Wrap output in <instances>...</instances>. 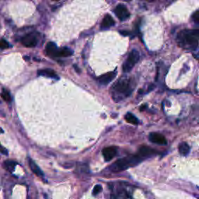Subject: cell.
I'll return each mask as SVG.
<instances>
[{
  "label": "cell",
  "instance_id": "cell-27",
  "mask_svg": "<svg viewBox=\"0 0 199 199\" xmlns=\"http://www.w3.org/2000/svg\"><path fill=\"white\" fill-rule=\"evenodd\" d=\"M74 68H76V70L77 71V72H80L79 69V68L77 66H76V65H74Z\"/></svg>",
  "mask_w": 199,
  "mask_h": 199
},
{
  "label": "cell",
  "instance_id": "cell-13",
  "mask_svg": "<svg viewBox=\"0 0 199 199\" xmlns=\"http://www.w3.org/2000/svg\"><path fill=\"white\" fill-rule=\"evenodd\" d=\"M115 24V21L114 20L112 16L109 14H107L104 17L103 20L101 22V27L102 29H106V28H109L111 27H113Z\"/></svg>",
  "mask_w": 199,
  "mask_h": 199
},
{
  "label": "cell",
  "instance_id": "cell-7",
  "mask_svg": "<svg viewBox=\"0 0 199 199\" xmlns=\"http://www.w3.org/2000/svg\"><path fill=\"white\" fill-rule=\"evenodd\" d=\"M117 148L114 146H109L104 148L102 150V154L104 156L105 161H111L117 155Z\"/></svg>",
  "mask_w": 199,
  "mask_h": 199
},
{
  "label": "cell",
  "instance_id": "cell-5",
  "mask_svg": "<svg viewBox=\"0 0 199 199\" xmlns=\"http://www.w3.org/2000/svg\"><path fill=\"white\" fill-rule=\"evenodd\" d=\"M38 41V33H30L26 34L21 39L22 45L27 48L35 47Z\"/></svg>",
  "mask_w": 199,
  "mask_h": 199
},
{
  "label": "cell",
  "instance_id": "cell-15",
  "mask_svg": "<svg viewBox=\"0 0 199 199\" xmlns=\"http://www.w3.org/2000/svg\"><path fill=\"white\" fill-rule=\"evenodd\" d=\"M73 54V51L68 48H59L57 52L56 57H69Z\"/></svg>",
  "mask_w": 199,
  "mask_h": 199
},
{
  "label": "cell",
  "instance_id": "cell-9",
  "mask_svg": "<svg viewBox=\"0 0 199 199\" xmlns=\"http://www.w3.org/2000/svg\"><path fill=\"white\" fill-rule=\"evenodd\" d=\"M117 72L116 71L114 72H110L106 73L104 75H102L101 76H100L98 78V82L102 85H108V83L111 82L115 78Z\"/></svg>",
  "mask_w": 199,
  "mask_h": 199
},
{
  "label": "cell",
  "instance_id": "cell-17",
  "mask_svg": "<svg viewBox=\"0 0 199 199\" xmlns=\"http://www.w3.org/2000/svg\"><path fill=\"white\" fill-rule=\"evenodd\" d=\"M125 119L126 120L127 122L130 124H132V125H137L139 123V120L135 117V115H133L131 113H128L125 117Z\"/></svg>",
  "mask_w": 199,
  "mask_h": 199
},
{
  "label": "cell",
  "instance_id": "cell-24",
  "mask_svg": "<svg viewBox=\"0 0 199 199\" xmlns=\"http://www.w3.org/2000/svg\"><path fill=\"white\" fill-rule=\"evenodd\" d=\"M194 57H195V59H196L197 60L199 61V52L198 53V54H196V55H194Z\"/></svg>",
  "mask_w": 199,
  "mask_h": 199
},
{
  "label": "cell",
  "instance_id": "cell-16",
  "mask_svg": "<svg viewBox=\"0 0 199 199\" xmlns=\"http://www.w3.org/2000/svg\"><path fill=\"white\" fill-rule=\"evenodd\" d=\"M178 151H179L180 154L182 156H187L190 152V146L187 143H181L179 145Z\"/></svg>",
  "mask_w": 199,
  "mask_h": 199
},
{
  "label": "cell",
  "instance_id": "cell-29",
  "mask_svg": "<svg viewBox=\"0 0 199 199\" xmlns=\"http://www.w3.org/2000/svg\"><path fill=\"white\" fill-rule=\"evenodd\" d=\"M124 1H127V2H128V1H131V0H124Z\"/></svg>",
  "mask_w": 199,
  "mask_h": 199
},
{
  "label": "cell",
  "instance_id": "cell-23",
  "mask_svg": "<svg viewBox=\"0 0 199 199\" xmlns=\"http://www.w3.org/2000/svg\"><path fill=\"white\" fill-rule=\"evenodd\" d=\"M119 33H121L122 36H128L131 34L130 31H128V30H120Z\"/></svg>",
  "mask_w": 199,
  "mask_h": 199
},
{
  "label": "cell",
  "instance_id": "cell-12",
  "mask_svg": "<svg viewBox=\"0 0 199 199\" xmlns=\"http://www.w3.org/2000/svg\"><path fill=\"white\" fill-rule=\"evenodd\" d=\"M58 47L54 42H48L45 47V51L48 56L56 57L57 52H58Z\"/></svg>",
  "mask_w": 199,
  "mask_h": 199
},
{
  "label": "cell",
  "instance_id": "cell-11",
  "mask_svg": "<svg viewBox=\"0 0 199 199\" xmlns=\"http://www.w3.org/2000/svg\"><path fill=\"white\" fill-rule=\"evenodd\" d=\"M37 75L41 76H45L48 78L55 79H59V76L56 74V72L51 68H44V69H40L37 71Z\"/></svg>",
  "mask_w": 199,
  "mask_h": 199
},
{
  "label": "cell",
  "instance_id": "cell-22",
  "mask_svg": "<svg viewBox=\"0 0 199 199\" xmlns=\"http://www.w3.org/2000/svg\"><path fill=\"white\" fill-rule=\"evenodd\" d=\"M102 191V187L100 185H96L95 187H94V191H93V195H97L100 192H101Z\"/></svg>",
  "mask_w": 199,
  "mask_h": 199
},
{
  "label": "cell",
  "instance_id": "cell-19",
  "mask_svg": "<svg viewBox=\"0 0 199 199\" xmlns=\"http://www.w3.org/2000/svg\"><path fill=\"white\" fill-rule=\"evenodd\" d=\"M1 96H2V99L4 100L5 101H7V102H10V100H11V97H10V93H9L7 90H2V94H1Z\"/></svg>",
  "mask_w": 199,
  "mask_h": 199
},
{
  "label": "cell",
  "instance_id": "cell-3",
  "mask_svg": "<svg viewBox=\"0 0 199 199\" xmlns=\"http://www.w3.org/2000/svg\"><path fill=\"white\" fill-rule=\"evenodd\" d=\"M143 159L139 154L136 156H130L125 158H121L114 163L111 167V170L114 172H119L127 170L128 168L135 166L143 160Z\"/></svg>",
  "mask_w": 199,
  "mask_h": 199
},
{
  "label": "cell",
  "instance_id": "cell-1",
  "mask_svg": "<svg viewBox=\"0 0 199 199\" xmlns=\"http://www.w3.org/2000/svg\"><path fill=\"white\" fill-rule=\"evenodd\" d=\"M198 41V30H183L178 33L177 37L178 45L186 50H195L197 48Z\"/></svg>",
  "mask_w": 199,
  "mask_h": 199
},
{
  "label": "cell",
  "instance_id": "cell-6",
  "mask_svg": "<svg viewBox=\"0 0 199 199\" xmlns=\"http://www.w3.org/2000/svg\"><path fill=\"white\" fill-rule=\"evenodd\" d=\"M114 13L120 20H125L130 17V13L127 7L123 4L117 5L114 10Z\"/></svg>",
  "mask_w": 199,
  "mask_h": 199
},
{
  "label": "cell",
  "instance_id": "cell-30",
  "mask_svg": "<svg viewBox=\"0 0 199 199\" xmlns=\"http://www.w3.org/2000/svg\"><path fill=\"white\" fill-rule=\"evenodd\" d=\"M53 1H59V0H53Z\"/></svg>",
  "mask_w": 199,
  "mask_h": 199
},
{
  "label": "cell",
  "instance_id": "cell-28",
  "mask_svg": "<svg viewBox=\"0 0 199 199\" xmlns=\"http://www.w3.org/2000/svg\"><path fill=\"white\" fill-rule=\"evenodd\" d=\"M148 2H153V1H155V0H147Z\"/></svg>",
  "mask_w": 199,
  "mask_h": 199
},
{
  "label": "cell",
  "instance_id": "cell-21",
  "mask_svg": "<svg viewBox=\"0 0 199 199\" xmlns=\"http://www.w3.org/2000/svg\"><path fill=\"white\" fill-rule=\"evenodd\" d=\"M192 20L195 22V24H197L199 25V10L195 11L192 15Z\"/></svg>",
  "mask_w": 199,
  "mask_h": 199
},
{
  "label": "cell",
  "instance_id": "cell-2",
  "mask_svg": "<svg viewBox=\"0 0 199 199\" xmlns=\"http://www.w3.org/2000/svg\"><path fill=\"white\" fill-rule=\"evenodd\" d=\"M134 83L131 79L121 78L111 88L112 97L115 101H120L131 95L134 90Z\"/></svg>",
  "mask_w": 199,
  "mask_h": 199
},
{
  "label": "cell",
  "instance_id": "cell-26",
  "mask_svg": "<svg viewBox=\"0 0 199 199\" xmlns=\"http://www.w3.org/2000/svg\"><path fill=\"white\" fill-rule=\"evenodd\" d=\"M2 153H3V154H7V151L5 150L3 148H2Z\"/></svg>",
  "mask_w": 199,
  "mask_h": 199
},
{
  "label": "cell",
  "instance_id": "cell-20",
  "mask_svg": "<svg viewBox=\"0 0 199 199\" xmlns=\"http://www.w3.org/2000/svg\"><path fill=\"white\" fill-rule=\"evenodd\" d=\"M0 47H1V49L3 50V49L8 48H10V46L8 41H6V40L2 38V39L1 40V41H0Z\"/></svg>",
  "mask_w": 199,
  "mask_h": 199
},
{
  "label": "cell",
  "instance_id": "cell-25",
  "mask_svg": "<svg viewBox=\"0 0 199 199\" xmlns=\"http://www.w3.org/2000/svg\"><path fill=\"white\" fill-rule=\"evenodd\" d=\"M110 199H117V197H116L115 195H111V198H110Z\"/></svg>",
  "mask_w": 199,
  "mask_h": 199
},
{
  "label": "cell",
  "instance_id": "cell-4",
  "mask_svg": "<svg viewBox=\"0 0 199 199\" xmlns=\"http://www.w3.org/2000/svg\"><path fill=\"white\" fill-rule=\"evenodd\" d=\"M139 60V51L134 49L131 51V53L129 54L128 56L127 59L123 64V72H129L133 68V67L135 66Z\"/></svg>",
  "mask_w": 199,
  "mask_h": 199
},
{
  "label": "cell",
  "instance_id": "cell-8",
  "mask_svg": "<svg viewBox=\"0 0 199 199\" xmlns=\"http://www.w3.org/2000/svg\"><path fill=\"white\" fill-rule=\"evenodd\" d=\"M149 139L152 143H155V144L158 145H166V138L163 135L160 134V133L156 132H152L149 135Z\"/></svg>",
  "mask_w": 199,
  "mask_h": 199
},
{
  "label": "cell",
  "instance_id": "cell-10",
  "mask_svg": "<svg viewBox=\"0 0 199 199\" xmlns=\"http://www.w3.org/2000/svg\"><path fill=\"white\" fill-rule=\"evenodd\" d=\"M156 154H157V152L155 149L149 148V147L145 146H141L139 149V155L143 159L150 157V156H154Z\"/></svg>",
  "mask_w": 199,
  "mask_h": 199
},
{
  "label": "cell",
  "instance_id": "cell-18",
  "mask_svg": "<svg viewBox=\"0 0 199 199\" xmlns=\"http://www.w3.org/2000/svg\"><path fill=\"white\" fill-rule=\"evenodd\" d=\"M4 166L6 170H10V172H12L14 170V168L16 166V163L13 161H10V160H7V161H5L4 162Z\"/></svg>",
  "mask_w": 199,
  "mask_h": 199
},
{
  "label": "cell",
  "instance_id": "cell-14",
  "mask_svg": "<svg viewBox=\"0 0 199 199\" xmlns=\"http://www.w3.org/2000/svg\"><path fill=\"white\" fill-rule=\"evenodd\" d=\"M29 165L30 169H31V170L33 172V174H36V175L38 176V177H44L43 172L41 171V170L40 169L39 166H37V164L35 163V162H34L33 160H31V159H29Z\"/></svg>",
  "mask_w": 199,
  "mask_h": 199
}]
</instances>
